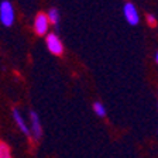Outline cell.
<instances>
[{
    "label": "cell",
    "instance_id": "cell-1",
    "mask_svg": "<svg viewBox=\"0 0 158 158\" xmlns=\"http://www.w3.org/2000/svg\"><path fill=\"white\" fill-rule=\"evenodd\" d=\"M0 23L4 27L13 26L14 23V9L9 0H3L0 3Z\"/></svg>",
    "mask_w": 158,
    "mask_h": 158
},
{
    "label": "cell",
    "instance_id": "cell-2",
    "mask_svg": "<svg viewBox=\"0 0 158 158\" xmlns=\"http://www.w3.org/2000/svg\"><path fill=\"white\" fill-rule=\"evenodd\" d=\"M45 43H47V48L49 49V52H52L54 55H61L64 52V44L55 33L48 34L45 38Z\"/></svg>",
    "mask_w": 158,
    "mask_h": 158
},
{
    "label": "cell",
    "instance_id": "cell-3",
    "mask_svg": "<svg viewBox=\"0 0 158 158\" xmlns=\"http://www.w3.org/2000/svg\"><path fill=\"white\" fill-rule=\"evenodd\" d=\"M123 16L127 20V23L131 24V26H137L140 23V16H138L137 7L133 3H130V2L123 6Z\"/></svg>",
    "mask_w": 158,
    "mask_h": 158
},
{
    "label": "cell",
    "instance_id": "cell-4",
    "mask_svg": "<svg viewBox=\"0 0 158 158\" xmlns=\"http://www.w3.org/2000/svg\"><path fill=\"white\" fill-rule=\"evenodd\" d=\"M48 26H49V20L48 16L44 13L37 14L35 20H34V31H35L38 35H44L48 31Z\"/></svg>",
    "mask_w": 158,
    "mask_h": 158
},
{
    "label": "cell",
    "instance_id": "cell-5",
    "mask_svg": "<svg viewBox=\"0 0 158 158\" xmlns=\"http://www.w3.org/2000/svg\"><path fill=\"white\" fill-rule=\"evenodd\" d=\"M30 120H31V134L38 141L41 135H43V128H41V122H40L38 114L34 110L30 112Z\"/></svg>",
    "mask_w": 158,
    "mask_h": 158
},
{
    "label": "cell",
    "instance_id": "cell-6",
    "mask_svg": "<svg viewBox=\"0 0 158 158\" xmlns=\"http://www.w3.org/2000/svg\"><path fill=\"white\" fill-rule=\"evenodd\" d=\"M13 118H14V122L17 123L19 128L27 135V137H31V135H33V134H31V131H30L28 126H27L26 122H24V118H23V116H21V113H20L17 109H13Z\"/></svg>",
    "mask_w": 158,
    "mask_h": 158
},
{
    "label": "cell",
    "instance_id": "cell-7",
    "mask_svg": "<svg viewBox=\"0 0 158 158\" xmlns=\"http://www.w3.org/2000/svg\"><path fill=\"white\" fill-rule=\"evenodd\" d=\"M0 158H13L9 144L0 140Z\"/></svg>",
    "mask_w": 158,
    "mask_h": 158
},
{
    "label": "cell",
    "instance_id": "cell-8",
    "mask_svg": "<svg viewBox=\"0 0 158 158\" xmlns=\"http://www.w3.org/2000/svg\"><path fill=\"white\" fill-rule=\"evenodd\" d=\"M47 16H48L49 23L54 24V26H58V23H59V13H58V10H56V9H51L48 13H47Z\"/></svg>",
    "mask_w": 158,
    "mask_h": 158
},
{
    "label": "cell",
    "instance_id": "cell-9",
    "mask_svg": "<svg viewBox=\"0 0 158 158\" xmlns=\"http://www.w3.org/2000/svg\"><path fill=\"white\" fill-rule=\"evenodd\" d=\"M93 110H95V113L98 116H100V117H103V116L106 114V109H105V106H103L100 102L93 103Z\"/></svg>",
    "mask_w": 158,
    "mask_h": 158
},
{
    "label": "cell",
    "instance_id": "cell-10",
    "mask_svg": "<svg viewBox=\"0 0 158 158\" xmlns=\"http://www.w3.org/2000/svg\"><path fill=\"white\" fill-rule=\"evenodd\" d=\"M145 19H147V23L150 24L151 27L157 26V19H155V17L152 16V14H147V17H145Z\"/></svg>",
    "mask_w": 158,
    "mask_h": 158
},
{
    "label": "cell",
    "instance_id": "cell-11",
    "mask_svg": "<svg viewBox=\"0 0 158 158\" xmlns=\"http://www.w3.org/2000/svg\"><path fill=\"white\" fill-rule=\"evenodd\" d=\"M155 62H157V65H158V51H157V54H155Z\"/></svg>",
    "mask_w": 158,
    "mask_h": 158
}]
</instances>
